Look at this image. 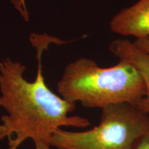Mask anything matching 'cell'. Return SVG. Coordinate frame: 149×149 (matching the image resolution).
<instances>
[{
  "label": "cell",
  "instance_id": "cell-1",
  "mask_svg": "<svg viewBox=\"0 0 149 149\" xmlns=\"http://www.w3.org/2000/svg\"><path fill=\"white\" fill-rule=\"evenodd\" d=\"M36 48L38 66L33 81L24 78L26 66L20 62L8 58L0 61V108L6 112L0 120V140L6 139L9 148L17 149L31 139L34 149H52L51 139L57 129L91 124L84 117L70 116L76 104L48 88L41 61L46 45L37 44Z\"/></svg>",
  "mask_w": 149,
  "mask_h": 149
},
{
  "label": "cell",
  "instance_id": "cell-2",
  "mask_svg": "<svg viewBox=\"0 0 149 149\" xmlns=\"http://www.w3.org/2000/svg\"><path fill=\"white\" fill-rule=\"evenodd\" d=\"M57 91L70 103L103 109L124 103L136 107L146 95V86L140 72L127 61L120 59L115 66L102 68L81 57L66 66Z\"/></svg>",
  "mask_w": 149,
  "mask_h": 149
},
{
  "label": "cell",
  "instance_id": "cell-3",
  "mask_svg": "<svg viewBox=\"0 0 149 149\" xmlns=\"http://www.w3.org/2000/svg\"><path fill=\"white\" fill-rule=\"evenodd\" d=\"M149 126V114L130 104L102 109L98 125L84 131L59 128L51 139L56 149H133Z\"/></svg>",
  "mask_w": 149,
  "mask_h": 149
},
{
  "label": "cell",
  "instance_id": "cell-4",
  "mask_svg": "<svg viewBox=\"0 0 149 149\" xmlns=\"http://www.w3.org/2000/svg\"><path fill=\"white\" fill-rule=\"evenodd\" d=\"M111 31L137 39L149 37V0H139L123 9L110 22Z\"/></svg>",
  "mask_w": 149,
  "mask_h": 149
},
{
  "label": "cell",
  "instance_id": "cell-5",
  "mask_svg": "<svg viewBox=\"0 0 149 149\" xmlns=\"http://www.w3.org/2000/svg\"><path fill=\"white\" fill-rule=\"evenodd\" d=\"M110 51L120 60L132 64L144 78L146 93L136 107L143 113L149 114V53L136 48L127 40H116L110 44Z\"/></svg>",
  "mask_w": 149,
  "mask_h": 149
},
{
  "label": "cell",
  "instance_id": "cell-6",
  "mask_svg": "<svg viewBox=\"0 0 149 149\" xmlns=\"http://www.w3.org/2000/svg\"><path fill=\"white\" fill-rule=\"evenodd\" d=\"M133 149H149V126L145 133L135 141Z\"/></svg>",
  "mask_w": 149,
  "mask_h": 149
},
{
  "label": "cell",
  "instance_id": "cell-7",
  "mask_svg": "<svg viewBox=\"0 0 149 149\" xmlns=\"http://www.w3.org/2000/svg\"><path fill=\"white\" fill-rule=\"evenodd\" d=\"M133 45L141 51L149 53V37L137 39L133 43Z\"/></svg>",
  "mask_w": 149,
  "mask_h": 149
},
{
  "label": "cell",
  "instance_id": "cell-8",
  "mask_svg": "<svg viewBox=\"0 0 149 149\" xmlns=\"http://www.w3.org/2000/svg\"><path fill=\"white\" fill-rule=\"evenodd\" d=\"M15 7L21 12L22 15L25 17L26 20H28V13L26 8L24 0H12Z\"/></svg>",
  "mask_w": 149,
  "mask_h": 149
},
{
  "label": "cell",
  "instance_id": "cell-9",
  "mask_svg": "<svg viewBox=\"0 0 149 149\" xmlns=\"http://www.w3.org/2000/svg\"><path fill=\"white\" fill-rule=\"evenodd\" d=\"M8 149H13V148H8Z\"/></svg>",
  "mask_w": 149,
  "mask_h": 149
}]
</instances>
